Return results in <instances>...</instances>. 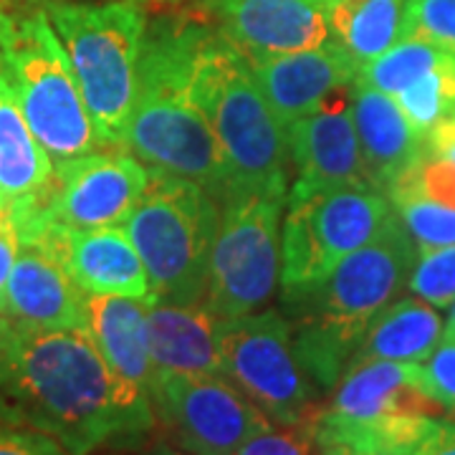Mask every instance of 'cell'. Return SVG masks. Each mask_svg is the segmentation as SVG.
<instances>
[{
  "mask_svg": "<svg viewBox=\"0 0 455 455\" xmlns=\"http://www.w3.org/2000/svg\"><path fill=\"white\" fill-rule=\"evenodd\" d=\"M0 423L38 430L71 455L134 451L155 430L132 410L86 329L16 322L0 357Z\"/></svg>",
  "mask_w": 455,
  "mask_h": 455,
  "instance_id": "6da1fadb",
  "label": "cell"
},
{
  "mask_svg": "<svg viewBox=\"0 0 455 455\" xmlns=\"http://www.w3.org/2000/svg\"><path fill=\"white\" fill-rule=\"evenodd\" d=\"M211 31V18L185 5L147 20L124 149L149 170L190 180L223 203L226 163L196 92L197 59Z\"/></svg>",
  "mask_w": 455,
  "mask_h": 455,
  "instance_id": "7a4b0ae2",
  "label": "cell"
},
{
  "mask_svg": "<svg viewBox=\"0 0 455 455\" xmlns=\"http://www.w3.org/2000/svg\"><path fill=\"white\" fill-rule=\"evenodd\" d=\"M418 259L410 233L392 212L372 243L355 251L322 281L283 291L293 347L314 387L331 392L374 316L400 296Z\"/></svg>",
  "mask_w": 455,
  "mask_h": 455,
  "instance_id": "3957f363",
  "label": "cell"
},
{
  "mask_svg": "<svg viewBox=\"0 0 455 455\" xmlns=\"http://www.w3.org/2000/svg\"><path fill=\"white\" fill-rule=\"evenodd\" d=\"M196 92L226 163L223 203L238 193L289 196L291 149L286 127L263 97L248 59L215 23L197 59Z\"/></svg>",
  "mask_w": 455,
  "mask_h": 455,
  "instance_id": "277c9868",
  "label": "cell"
},
{
  "mask_svg": "<svg viewBox=\"0 0 455 455\" xmlns=\"http://www.w3.org/2000/svg\"><path fill=\"white\" fill-rule=\"evenodd\" d=\"M44 8L64 44L101 142L107 149H124L149 20L147 0H51Z\"/></svg>",
  "mask_w": 455,
  "mask_h": 455,
  "instance_id": "5b68a950",
  "label": "cell"
},
{
  "mask_svg": "<svg viewBox=\"0 0 455 455\" xmlns=\"http://www.w3.org/2000/svg\"><path fill=\"white\" fill-rule=\"evenodd\" d=\"M0 68L51 163L107 149L46 8L13 11L0 3Z\"/></svg>",
  "mask_w": 455,
  "mask_h": 455,
  "instance_id": "8992f818",
  "label": "cell"
},
{
  "mask_svg": "<svg viewBox=\"0 0 455 455\" xmlns=\"http://www.w3.org/2000/svg\"><path fill=\"white\" fill-rule=\"evenodd\" d=\"M220 203L190 180L149 170V185L124 223L145 263L155 304H203Z\"/></svg>",
  "mask_w": 455,
  "mask_h": 455,
  "instance_id": "52a82bcc",
  "label": "cell"
},
{
  "mask_svg": "<svg viewBox=\"0 0 455 455\" xmlns=\"http://www.w3.org/2000/svg\"><path fill=\"white\" fill-rule=\"evenodd\" d=\"M281 193H238L220 205L205 307L233 319L263 309L281 278Z\"/></svg>",
  "mask_w": 455,
  "mask_h": 455,
  "instance_id": "ba28073f",
  "label": "cell"
},
{
  "mask_svg": "<svg viewBox=\"0 0 455 455\" xmlns=\"http://www.w3.org/2000/svg\"><path fill=\"white\" fill-rule=\"evenodd\" d=\"M220 374L274 425H299L316 410V395L293 347L291 324L278 311L220 319Z\"/></svg>",
  "mask_w": 455,
  "mask_h": 455,
  "instance_id": "9c48e42d",
  "label": "cell"
},
{
  "mask_svg": "<svg viewBox=\"0 0 455 455\" xmlns=\"http://www.w3.org/2000/svg\"><path fill=\"white\" fill-rule=\"evenodd\" d=\"M390 197L374 188H341L289 200L281 230V289L326 278L341 260L372 243L392 218Z\"/></svg>",
  "mask_w": 455,
  "mask_h": 455,
  "instance_id": "30bf717a",
  "label": "cell"
},
{
  "mask_svg": "<svg viewBox=\"0 0 455 455\" xmlns=\"http://www.w3.org/2000/svg\"><path fill=\"white\" fill-rule=\"evenodd\" d=\"M435 410L423 390L420 364L372 359L349 364L316 415L410 455L435 420Z\"/></svg>",
  "mask_w": 455,
  "mask_h": 455,
  "instance_id": "8fae6325",
  "label": "cell"
},
{
  "mask_svg": "<svg viewBox=\"0 0 455 455\" xmlns=\"http://www.w3.org/2000/svg\"><path fill=\"white\" fill-rule=\"evenodd\" d=\"M149 170L127 149H99L68 163L53 164L46 196L13 230L53 223L68 230L122 228L145 196Z\"/></svg>",
  "mask_w": 455,
  "mask_h": 455,
  "instance_id": "7c38bea8",
  "label": "cell"
},
{
  "mask_svg": "<svg viewBox=\"0 0 455 455\" xmlns=\"http://www.w3.org/2000/svg\"><path fill=\"white\" fill-rule=\"evenodd\" d=\"M155 418L190 455H233L271 420L223 374H167L155 379Z\"/></svg>",
  "mask_w": 455,
  "mask_h": 455,
  "instance_id": "4fadbf2b",
  "label": "cell"
},
{
  "mask_svg": "<svg viewBox=\"0 0 455 455\" xmlns=\"http://www.w3.org/2000/svg\"><path fill=\"white\" fill-rule=\"evenodd\" d=\"M349 86L334 92L319 109L286 127L296 172L286 203L341 188H374L355 130Z\"/></svg>",
  "mask_w": 455,
  "mask_h": 455,
  "instance_id": "5bb4252c",
  "label": "cell"
},
{
  "mask_svg": "<svg viewBox=\"0 0 455 455\" xmlns=\"http://www.w3.org/2000/svg\"><path fill=\"white\" fill-rule=\"evenodd\" d=\"M334 0H203L190 5L256 64L331 41Z\"/></svg>",
  "mask_w": 455,
  "mask_h": 455,
  "instance_id": "9a60e30c",
  "label": "cell"
},
{
  "mask_svg": "<svg viewBox=\"0 0 455 455\" xmlns=\"http://www.w3.org/2000/svg\"><path fill=\"white\" fill-rule=\"evenodd\" d=\"M16 238L49 248L86 293L132 296L155 304L145 263L124 228L68 230L53 223H36L18 230Z\"/></svg>",
  "mask_w": 455,
  "mask_h": 455,
  "instance_id": "2e32d148",
  "label": "cell"
},
{
  "mask_svg": "<svg viewBox=\"0 0 455 455\" xmlns=\"http://www.w3.org/2000/svg\"><path fill=\"white\" fill-rule=\"evenodd\" d=\"M149 304L145 299L89 293L86 331L101 352L130 407L147 423H157L152 390L155 364L149 349Z\"/></svg>",
  "mask_w": 455,
  "mask_h": 455,
  "instance_id": "e0dca14e",
  "label": "cell"
},
{
  "mask_svg": "<svg viewBox=\"0 0 455 455\" xmlns=\"http://www.w3.org/2000/svg\"><path fill=\"white\" fill-rule=\"evenodd\" d=\"M86 299L89 293L49 248L36 241H18L3 316L38 329H86Z\"/></svg>",
  "mask_w": 455,
  "mask_h": 455,
  "instance_id": "ac0fdd59",
  "label": "cell"
},
{
  "mask_svg": "<svg viewBox=\"0 0 455 455\" xmlns=\"http://www.w3.org/2000/svg\"><path fill=\"white\" fill-rule=\"evenodd\" d=\"M260 92L283 127L319 109L326 99L357 82V64L334 44L271 56L251 64Z\"/></svg>",
  "mask_w": 455,
  "mask_h": 455,
  "instance_id": "d6986e66",
  "label": "cell"
},
{
  "mask_svg": "<svg viewBox=\"0 0 455 455\" xmlns=\"http://www.w3.org/2000/svg\"><path fill=\"white\" fill-rule=\"evenodd\" d=\"M349 101L367 175L387 196L392 185L425 157V137L385 92L355 82Z\"/></svg>",
  "mask_w": 455,
  "mask_h": 455,
  "instance_id": "ffe728a7",
  "label": "cell"
},
{
  "mask_svg": "<svg viewBox=\"0 0 455 455\" xmlns=\"http://www.w3.org/2000/svg\"><path fill=\"white\" fill-rule=\"evenodd\" d=\"M53 163L20 112L16 92L0 68V220L13 228L46 196Z\"/></svg>",
  "mask_w": 455,
  "mask_h": 455,
  "instance_id": "44dd1931",
  "label": "cell"
},
{
  "mask_svg": "<svg viewBox=\"0 0 455 455\" xmlns=\"http://www.w3.org/2000/svg\"><path fill=\"white\" fill-rule=\"evenodd\" d=\"M390 205L418 253L455 243V164L425 152L387 190Z\"/></svg>",
  "mask_w": 455,
  "mask_h": 455,
  "instance_id": "7402d4cb",
  "label": "cell"
},
{
  "mask_svg": "<svg viewBox=\"0 0 455 455\" xmlns=\"http://www.w3.org/2000/svg\"><path fill=\"white\" fill-rule=\"evenodd\" d=\"M220 316L205 304H149L155 379L167 374H220Z\"/></svg>",
  "mask_w": 455,
  "mask_h": 455,
  "instance_id": "603a6c76",
  "label": "cell"
},
{
  "mask_svg": "<svg viewBox=\"0 0 455 455\" xmlns=\"http://www.w3.org/2000/svg\"><path fill=\"white\" fill-rule=\"evenodd\" d=\"M445 334V324L435 307L423 299H395L379 311L359 341L355 362H415L420 364L433 355Z\"/></svg>",
  "mask_w": 455,
  "mask_h": 455,
  "instance_id": "cb8c5ba5",
  "label": "cell"
},
{
  "mask_svg": "<svg viewBox=\"0 0 455 455\" xmlns=\"http://www.w3.org/2000/svg\"><path fill=\"white\" fill-rule=\"evenodd\" d=\"M405 0H334L331 41L362 71L403 38Z\"/></svg>",
  "mask_w": 455,
  "mask_h": 455,
  "instance_id": "d4e9b609",
  "label": "cell"
},
{
  "mask_svg": "<svg viewBox=\"0 0 455 455\" xmlns=\"http://www.w3.org/2000/svg\"><path fill=\"white\" fill-rule=\"evenodd\" d=\"M397 107L405 112L412 127L420 134L440 127L443 122L455 116V56L445 53V59L430 71H425L420 79L405 86L395 94Z\"/></svg>",
  "mask_w": 455,
  "mask_h": 455,
  "instance_id": "484cf974",
  "label": "cell"
},
{
  "mask_svg": "<svg viewBox=\"0 0 455 455\" xmlns=\"http://www.w3.org/2000/svg\"><path fill=\"white\" fill-rule=\"evenodd\" d=\"M445 53L448 51L420 38H400L390 51H385L379 59H374L372 64L359 71L357 82L395 97L415 79H420L425 71L438 66L445 59Z\"/></svg>",
  "mask_w": 455,
  "mask_h": 455,
  "instance_id": "4316f807",
  "label": "cell"
},
{
  "mask_svg": "<svg viewBox=\"0 0 455 455\" xmlns=\"http://www.w3.org/2000/svg\"><path fill=\"white\" fill-rule=\"evenodd\" d=\"M412 296L435 309H448L455 301V243L420 253L407 278Z\"/></svg>",
  "mask_w": 455,
  "mask_h": 455,
  "instance_id": "83f0119b",
  "label": "cell"
},
{
  "mask_svg": "<svg viewBox=\"0 0 455 455\" xmlns=\"http://www.w3.org/2000/svg\"><path fill=\"white\" fill-rule=\"evenodd\" d=\"M403 38H420L455 56V0H405Z\"/></svg>",
  "mask_w": 455,
  "mask_h": 455,
  "instance_id": "f1b7e54d",
  "label": "cell"
},
{
  "mask_svg": "<svg viewBox=\"0 0 455 455\" xmlns=\"http://www.w3.org/2000/svg\"><path fill=\"white\" fill-rule=\"evenodd\" d=\"M233 455H319L309 420L268 427L243 443Z\"/></svg>",
  "mask_w": 455,
  "mask_h": 455,
  "instance_id": "f546056e",
  "label": "cell"
},
{
  "mask_svg": "<svg viewBox=\"0 0 455 455\" xmlns=\"http://www.w3.org/2000/svg\"><path fill=\"white\" fill-rule=\"evenodd\" d=\"M425 395L455 418V339L443 337L433 355L420 362Z\"/></svg>",
  "mask_w": 455,
  "mask_h": 455,
  "instance_id": "4dcf8cb0",
  "label": "cell"
},
{
  "mask_svg": "<svg viewBox=\"0 0 455 455\" xmlns=\"http://www.w3.org/2000/svg\"><path fill=\"white\" fill-rule=\"evenodd\" d=\"M309 423L319 445V455H407L382 440L367 438L352 430H344L339 425L326 423L316 415V410L309 418Z\"/></svg>",
  "mask_w": 455,
  "mask_h": 455,
  "instance_id": "1f68e13d",
  "label": "cell"
},
{
  "mask_svg": "<svg viewBox=\"0 0 455 455\" xmlns=\"http://www.w3.org/2000/svg\"><path fill=\"white\" fill-rule=\"evenodd\" d=\"M0 455H71L56 440L20 425L0 423Z\"/></svg>",
  "mask_w": 455,
  "mask_h": 455,
  "instance_id": "d6a6232c",
  "label": "cell"
},
{
  "mask_svg": "<svg viewBox=\"0 0 455 455\" xmlns=\"http://www.w3.org/2000/svg\"><path fill=\"white\" fill-rule=\"evenodd\" d=\"M410 455H455V423L433 420Z\"/></svg>",
  "mask_w": 455,
  "mask_h": 455,
  "instance_id": "836d02e7",
  "label": "cell"
},
{
  "mask_svg": "<svg viewBox=\"0 0 455 455\" xmlns=\"http://www.w3.org/2000/svg\"><path fill=\"white\" fill-rule=\"evenodd\" d=\"M18 238L16 230L0 220V314H3V301H5V283L11 276V268L16 263Z\"/></svg>",
  "mask_w": 455,
  "mask_h": 455,
  "instance_id": "e575fe53",
  "label": "cell"
},
{
  "mask_svg": "<svg viewBox=\"0 0 455 455\" xmlns=\"http://www.w3.org/2000/svg\"><path fill=\"white\" fill-rule=\"evenodd\" d=\"M134 455H190L188 451H182L180 445H175L172 440H155L149 445H137Z\"/></svg>",
  "mask_w": 455,
  "mask_h": 455,
  "instance_id": "d590c367",
  "label": "cell"
},
{
  "mask_svg": "<svg viewBox=\"0 0 455 455\" xmlns=\"http://www.w3.org/2000/svg\"><path fill=\"white\" fill-rule=\"evenodd\" d=\"M5 8H13V11H31V8H41L51 0H0Z\"/></svg>",
  "mask_w": 455,
  "mask_h": 455,
  "instance_id": "8d00e7d4",
  "label": "cell"
},
{
  "mask_svg": "<svg viewBox=\"0 0 455 455\" xmlns=\"http://www.w3.org/2000/svg\"><path fill=\"white\" fill-rule=\"evenodd\" d=\"M11 331H13V322H11L8 316L0 314V357H3V349H5V344H8Z\"/></svg>",
  "mask_w": 455,
  "mask_h": 455,
  "instance_id": "74e56055",
  "label": "cell"
},
{
  "mask_svg": "<svg viewBox=\"0 0 455 455\" xmlns=\"http://www.w3.org/2000/svg\"><path fill=\"white\" fill-rule=\"evenodd\" d=\"M448 339H455V301L448 307V319H445V334Z\"/></svg>",
  "mask_w": 455,
  "mask_h": 455,
  "instance_id": "f35d334b",
  "label": "cell"
},
{
  "mask_svg": "<svg viewBox=\"0 0 455 455\" xmlns=\"http://www.w3.org/2000/svg\"><path fill=\"white\" fill-rule=\"evenodd\" d=\"M160 5H170V8H175V5H182V3H193V5H197V3H203V0H157Z\"/></svg>",
  "mask_w": 455,
  "mask_h": 455,
  "instance_id": "ab89813d",
  "label": "cell"
}]
</instances>
